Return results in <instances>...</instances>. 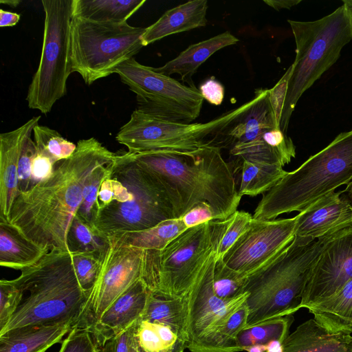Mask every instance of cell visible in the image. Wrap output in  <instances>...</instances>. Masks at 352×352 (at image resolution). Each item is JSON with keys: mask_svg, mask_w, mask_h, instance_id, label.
<instances>
[{"mask_svg": "<svg viewBox=\"0 0 352 352\" xmlns=\"http://www.w3.org/2000/svg\"><path fill=\"white\" fill-rule=\"evenodd\" d=\"M115 73L136 94L137 110L155 118L190 124L201 112L204 98L196 87L156 72L131 58Z\"/></svg>", "mask_w": 352, "mask_h": 352, "instance_id": "cell-12", "label": "cell"}, {"mask_svg": "<svg viewBox=\"0 0 352 352\" xmlns=\"http://www.w3.org/2000/svg\"><path fill=\"white\" fill-rule=\"evenodd\" d=\"M44 31L40 62L29 85L30 109L46 114L67 93L72 73L71 23L73 0H43Z\"/></svg>", "mask_w": 352, "mask_h": 352, "instance_id": "cell-10", "label": "cell"}, {"mask_svg": "<svg viewBox=\"0 0 352 352\" xmlns=\"http://www.w3.org/2000/svg\"><path fill=\"white\" fill-rule=\"evenodd\" d=\"M307 309L326 328L352 319V279L333 296Z\"/></svg>", "mask_w": 352, "mask_h": 352, "instance_id": "cell-30", "label": "cell"}, {"mask_svg": "<svg viewBox=\"0 0 352 352\" xmlns=\"http://www.w3.org/2000/svg\"><path fill=\"white\" fill-rule=\"evenodd\" d=\"M352 279V227L339 232L324 247L305 285L300 309L337 293Z\"/></svg>", "mask_w": 352, "mask_h": 352, "instance_id": "cell-16", "label": "cell"}, {"mask_svg": "<svg viewBox=\"0 0 352 352\" xmlns=\"http://www.w3.org/2000/svg\"><path fill=\"white\" fill-rule=\"evenodd\" d=\"M47 252L10 223L0 221L1 266L22 271L36 264Z\"/></svg>", "mask_w": 352, "mask_h": 352, "instance_id": "cell-26", "label": "cell"}, {"mask_svg": "<svg viewBox=\"0 0 352 352\" xmlns=\"http://www.w3.org/2000/svg\"><path fill=\"white\" fill-rule=\"evenodd\" d=\"M217 250L204 266L186 296L188 305V340L185 348L204 352L207 345L231 316L245 302L248 294L234 298L219 297L213 289Z\"/></svg>", "mask_w": 352, "mask_h": 352, "instance_id": "cell-14", "label": "cell"}, {"mask_svg": "<svg viewBox=\"0 0 352 352\" xmlns=\"http://www.w3.org/2000/svg\"><path fill=\"white\" fill-rule=\"evenodd\" d=\"M268 6L279 11L281 9H290L301 2V0H263Z\"/></svg>", "mask_w": 352, "mask_h": 352, "instance_id": "cell-50", "label": "cell"}, {"mask_svg": "<svg viewBox=\"0 0 352 352\" xmlns=\"http://www.w3.org/2000/svg\"><path fill=\"white\" fill-rule=\"evenodd\" d=\"M21 15L18 13L0 10V26L1 28L14 26L19 23Z\"/></svg>", "mask_w": 352, "mask_h": 352, "instance_id": "cell-49", "label": "cell"}, {"mask_svg": "<svg viewBox=\"0 0 352 352\" xmlns=\"http://www.w3.org/2000/svg\"><path fill=\"white\" fill-rule=\"evenodd\" d=\"M294 321L292 315L268 320L263 324L242 330L238 336V343L241 351L254 345H265L277 340L280 342L289 335Z\"/></svg>", "mask_w": 352, "mask_h": 352, "instance_id": "cell-32", "label": "cell"}, {"mask_svg": "<svg viewBox=\"0 0 352 352\" xmlns=\"http://www.w3.org/2000/svg\"><path fill=\"white\" fill-rule=\"evenodd\" d=\"M134 324L117 337L109 340L111 352H138L133 338Z\"/></svg>", "mask_w": 352, "mask_h": 352, "instance_id": "cell-48", "label": "cell"}, {"mask_svg": "<svg viewBox=\"0 0 352 352\" xmlns=\"http://www.w3.org/2000/svg\"><path fill=\"white\" fill-rule=\"evenodd\" d=\"M180 218L187 228L216 220L212 209L205 202L197 204Z\"/></svg>", "mask_w": 352, "mask_h": 352, "instance_id": "cell-45", "label": "cell"}, {"mask_svg": "<svg viewBox=\"0 0 352 352\" xmlns=\"http://www.w3.org/2000/svg\"><path fill=\"white\" fill-rule=\"evenodd\" d=\"M14 280L28 295L0 335L29 325L72 322L74 326L89 293L80 285L72 254L56 249L22 270Z\"/></svg>", "mask_w": 352, "mask_h": 352, "instance_id": "cell-3", "label": "cell"}, {"mask_svg": "<svg viewBox=\"0 0 352 352\" xmlns=\"http://www.w3.org/2000/svg\"><path fill=\"white\" fill-rule=\"evenodd\" d=\"M244 351L247 352H267L265 345H254L246 348Z\"/></svg>", "mask_w": 352, "mask_h": 352, "instance_id": "cell-53", "label": "cell"}, {"mask_svg": "<svg viewBox=\"0 0 352 352\" xmlns=\"http://www.w3.org/2000/svg\"><path fill=\"white\" fill-rule=\"evenodd\" d=\"M247 318L248 308L245 302L211 339L204 352L241 351L238 343V336L244 329Z\"/></svg>", "mask_w": 352, "mask_h": 352, "instance_id": "cell-35", "label": "cell"}, {"mask_svg": "<svg viewBox=\"0 0 352 352\" xmlns=\"http://www.w3.org/2000/svg\"><path fill=\"white\" fill-rule=\"evenodd\" d=\"M351 205H352V202H351Z\"/></svg>", "mask_w": 352, "mask_h": 352, "instance_id": "cell-60", "label": "cell"}, {"mask_svg": "<svg viewBox=\"0 0 352 352\" xmlns=\"http://www.w3.org/2000/svg\"><path fill=\"white\" fill-rule=\"evenodd\" d=\"M33 135L37 153L49 157L55 164L69 158L76 148V144L46 126L36 125Z\"/></svg>", "mask_w": 352, "mask_h": 352, "instance_id": "cell-34", "label": "cell"}, {"mask_svg": "<svg viewBox=\"0 0 352 352\" xmlns=\"http://www.w3.org/2000/svg\"><path fill=\"white\" fill-rule=\"evenodd\" d=\"M97 278L72 329H89L131 285L142 278L144 250L109 236Z\"/></svg>", "mask_w": 352, "mask_h": 352, "instance_id": "cell-13", "label": "cell"}, {"mask_svg": "<svg viewBox=\"0 0 352 352\" xmlns=\"http://www.w3.org/2000/svg\"><path fill=\"white\" fill-rule=\"evenodd\" d=\"M111 175L126 187L131 199L98 211L94 226L102 236L108 238L120 232L143 230L175 219L171 201L159 179L131 153L116 154Z\"/></svg>", "mask_w": 352, "mask_h": 352, "instance_id": "cell-7", "label": "cell"}, {"mask_svg": "<svg viewBox=\"0 0 352 352\" xmlns=\"http://www.w3.org/2000/svg\"><path fill=\"white\" fill-rule=\"evenodd\" d=\"M265 347L267 352H283V342L277 340L267 343Z\"/></svg>", "mask_w": 352, "mask_h": 352, "instance_id": "cell-52", "label": "cell"}, {"mask_svg": "<svg viewBox=\"0 0 352 352\" xmlns=\"http://www.w3.org/2000/svg\"><path fill=\"white\" fill-rule=\"evenodd\" d=\"M187 229L182 218H175L163 221L148 229L124 232L110 236L144 250H161Z\"/></svg>", "mask_w": 352, "mask_h": 352, "instance_id": "cell-28", "label": "cell"}, {"mask_svg": "<svg viewBox=\"0 0 352 352\" xmlns=\"http://www.w3.org/2000/svg\"><path fill=\"white\" fill-rule=\"evenodd\" d=\"M140 319L170 327L178 337L177 344L185 348L188 340V305L186 296L149 291Z\"/></svg>", "mask_w": 352, "mask_h": 352, "instance_id": "cell-25", "label": "cell"}, {"mask_svg": "<svg viewBox=\"0 0 352 352\" xmlns=\"http://www.w3.org/2000/svg\"><path fill=\"white\" fill-rule=\"evenodd\" d=\"M252 104V100L206 123L165 121L137 109L118 132L116 139L130 153L154 151L188 152L210 145L217 132L230 124Z\"/></svg>", "mask_w": 352, "mask_h": 352, "instance_id": "cell-11", "label": "cell"}, {"mask_svg": "<svg viewBox=\"0 0 352 352\" xmlns=\"http://www.w3.org/2000/svg\"><path fill=\"white\" fill-rule=\"evenodd\" d=\"M344 192L346 194L347 199L350 202H352V180L348 185H346Z\"/></svg>", "mask_w": 352, "mask_h": 352, "instance_id": "cell-54", "label": "cell"}, {"mask_svg": "<svg viewBox=\"0 0 352 352\" xmlns=\"http://www.w3.org/2000/svg\"><path fill=\"white\" fill-rule=\"evenodd\" d=\"M343 4H344L352 12V0H342Z\"/></svg>", "mask_w": 352, "mask_h": 352, "instance_id": "cell-57", "label": "cell"}, {"mask_svg": "<svg viewBox=\"0 0 352 352\" xmlns=\"http://www.w3.org/2000/svg\"><path fill=\"white\" fill-rule=\"evenodd\" d=\"M243 282L244 280L236 278L226 273L216 262L213 289L217 296L228 299L243 294Z\"/></svg>", "mask_w": 352, "mask_h": 352, "instance_id": "cell-42", "label": "cell"}, {"mask_svg": "<svg viewBox=\"0 0 352 352\" xmlns=\"http://www.w3.org/2000/svg\"><path fill=\"white\" fill-rule=\"evenodd\" d=\"M114 160L96 168L84 188L82 200L76 214L93 226L98 213V194L103 181L112 175Z\"/></svg>", "mask_w": 352, "mask_h": 352, "instance_id": "cell-36", "label": "cell"}, {"mask_svg": "<svg viewBox=\"0 0 352 352\" xmlns=\"http://www.w3.org/2000/svg\"><path fill=\"white\" fill-rule=\"evenodd\" d=\"M146 0H73L72 16L98 23H125Z\"/></svg>", "mask_w": 352, "mask_h": 352, "instance_id": "cell-27", "label": "cell"}, {"mask_svg": "<svg viewBox=\"0 0 352 352\" xmlns=\"http://www.w3.org/2000/svg\"><path fill=\"white\" fill-rule=\"evenodd\" d=\"M324 327V326H323ZM326 328V327H325ZM331 331H345L352 333V319L340 321L326 328Z\"/></svg>", "mask_w": 352, "mask_h": 352, "instance_id": "cell-51", "label": "cell"}, {"mask_svg": "<svg viewBox=\"0 0 352 352\" xmlns=\"http://www.w3.org/2000/svg\"><path fill=\"white\" fill-rule=\"evenodd\" d=\"M133 338L138 352H160L178 342L170 327L141 319L134 324Z\"/></svg>", "mask_w": 352, "mask_h": 352, "instance_id": "cell-31", "label": "cell"}, {"mask_svg": "<svg viewBox=\"0 0 352 352\" xmlns=\"http://www.w3.org/2000/svg\"><path fill=\"white\" fill-rule=\"evenodd\" d=\"M252 215L248 212L236 210L226 219L222 236L217 248V259L221 258L240 236L248 228Z\"/></svg>", "mask_w": 352, "mask_h": 352, "instance_id": "cell-37", "label": "cell"}, {"mask_svg": "<svg viewBox=\"0 0 352 352\" xmlns=\"http://www.w3.org/2000/svg\"><path fill=\"white\" fill-rule=\"evenodd\" d=\"M226 219L186 230L161 250H144L142 279L151 292L185 297L217 250Z\"/></svg>", "mask_w": 352, "mask_h": 352, "instance_id": "cell-8", "label": "cell"}, {"mask_svg": "<svg viewBox=\"0 0 352 352\" xmlns=\"http://www.w3.org/2000/svg\"><path fill=\"white\" fill-rule=\"evenodd\" d=\"M146 28L127 23H98L72 17L71 59L88 85L115 73L116 68L144 47Z\"/></svg>", "mask_w": 352, "mask_h": 352, "instance_id": "cell-9", "label": "cell"}, {"mask_svg": "<svg viewBox=\"0 0 352 352\" xmlns=\"http://www.w3.org/2000/svg\"><path fill=\"white\" fill-rule=\"evenodd\" d=\"M296 42L280 129L287 134L292 114L304 92L336 63L352 40V12L344 5L313 21L287 20Z\"/></svg>", "mask_w": 352, "mask_h": 352, "instance_id": "cell-6", "label": "cell"}, {"mask_svg": "<svg viewBox=\"0 0 352 352\" xmlns=\"http://www.w3.org/2000/svg\"><path fill=\"white\" fill-rule=\"evenodd\" d=\"M72 322L19 327L0 335V352H45L72 329Z\"/></svg>", "mask_w": 352, "mask_h": 352, "instance_id": "cell-22", "label": "cell"}, {"mask_svg": "<svg viewBox=\"0 0 352 352\" xmlns=\"http://www.w3.org/2000/svg\"><path fill=\"white\" fill-rule=\"evenodd\" d=\"M352 180V129L340 133L325 148L310 156L263 194L252 215L273 220L301 212L319 198Z\"/></svg>", "mask_w": 352, "mask_h": 352, "instance_id": "cell-5", "label": "cell"}, {"mask_svg": "<svg viewBox=\"0 0 352 352\" xmlns=\"http://www.w3.org/2000/svg\"><path fill=\"white\" fill-rule=\"evenodd\" d=\"M207 9V0H193L168 10L146 28L142 37L144 47L167 36L205 26Z\"/></svg>", "mask_w": 352, "mask_h": 352, "instance_id": "cell-23", "label": "cell"}, {"mask_svg": "<svg viewBox=\"0 0 352 352\" xmlns=\"http://www.w3.org/2000/svg\"><path fill=\"white\" fill-rule=\"evenodd\" d=\"M41 116L21 126L0 134V221L8 222L14 201L19 192L18 168L27 139L38 124Z\"/></svg>", "mask_w": 352, "mask_h": 352, "instance_id": "cell-19", "label": "cell"}, {"mask_svg": "<svg viewBox=\"0 0 352 352\" xmlns=\"http://www.w3.org/2000/svg\"><path fill=\"white\" fill-rule=\"evenodd\" d=\"M292 70L291 65L276 85L270 89V99L273 107L276 121L280 126L281 113L286 96L288 81Z\"/></svg>", "mask_w": 352, "mask_h": 352, "instance_id": "cell-44", "label": "cell"}, {"mask_svg": "<svg viewBox=\"0 0 352 352\" xmlns=\"http://www.w3.org/2000/svg\"><path fill=\"white\" fill-rule=\"evenodd\" d=\"M101 352H111V344L109 341H107L101 348Z\"/></svg>", "mask_w": 352, "mask_h": 352, "instance_id": "cell-56", "label": "cell"}, {"mask_svg": "<svg viewBox=\"0 0 352 352\" xmlns=\"http://www.w3.org/2000/svg\"><path fill=\"white\" fill-rule=\"evenodd\" d=\"M241 180L239 189L243 195L264 194L275 186L286 174L283 166L277 164L241 162Z\"/></svg>", "mask_w": 352, "mask_h": 352, "instance_id": "cell-29", "label": "cell"}, {"mask_svg": "<svg viewBox=\"0 0 352 352\" xmlns=\"http://www.w3.org/2000/svg\"><path fill=\"white\" fill-rule=\"evenodd\" d=\"M131 155L159 179L175 218L201 202L211 207L216 220H225L236 211L242 196L219 147L206 145L193 151H154Z\"/></svg>", "mask_w": 352, "mask_h": 352, "instance_id": "cell-2", "label": "cell"}, {"mask_svg": "<svg viewBox=\"0 0 352 352\" xmlns=\"http://www.w3.org/2000/svg\"><path fill=\"white\" fill-rule=\"evenodd\" d=\"M296 218L252 219L226 254L217 259L222 270L244 280L275 259L294 240Z\"/></svg>", "mask_w": 352, "mask_h": 352, "instance_id": "cell-15", "label": "cell"}, {"mask_svg": "<svg viewBox=\"0 0 352 352\" xmlns=\"http://www.w3.org/2000/svg\"><path fill=\"white\" fill-rule=\"evenodd\" d=\"M184 349H185V348L179 347V351H178V352H184Z\"/></svg>", "mask_w": 352, "mask_h": 352, "instance_id": "cell-59", "label": "cell"}, {"mask_svg": "<svg viewBox=\"0 0 352 352\" xmlns=\"http://www.w3.org/2000/svg\"><path fill=\"white\" fill-rule=\"evenodd\" d=\"M279 128L270 99V89L255 90L252 104L214 135L210 144L221 148L251 142L266 129Z\"/></svg>", "mask_w": 352, "mask_h": 352, "instance_id": "cell-18", "label": "cell"}, {"mask_svg": "<svg viewBox=\"0 0 352 352\" xmlns=\"http://www.w3.org/2000/svg\"><path fill=\"white\" fill-rule=\"evenodd\" d=\"M175 347V346L170 347V348H168V349H166L164 350H162L160 352H174Z\"/></svg>", "mask_w": 352, "mask_h": 352, "instance_id": "cell-58", "label": "cell"}, {"mask_svg": "<svg viewBox=\"0 0 352 352\" xmlns=\"http://www.w3.org/2000/svg\"><path fill=\"white\" fill-rule=\"evenodd\" d=\"M109 244V238L102 236L94 226L77 214L74 217L67 234L70 253H94L101 256Z\"/></svg>", "mask_w": 352, "mask_h": 352, "instance_id": "cell-33", "label": "cell"}, {"mask_svg": "<svg viewBox=\"0 0 352 352\" xmlns=\"http://www.w3.org/2000/svg\"><path fill=\"white\" fill-rule=\"evenodd\" d=\"M131 194L126 187L112 175L103 181L100 188L97 206L98 211L111 204L129 201Z\"/></svg>", "mask_w": 352, "mask_h": 352, "instance_id": "cell-40", "label": "cell"}, {"mask_svg": "<svg viewBox=\"0 0 352 352\" xmlns=\"http://www.w3.org/2000/svg\"><path fill=\"white\" fill-rule=\"evenodd\" d=\"M1 3H6L8 4V6H11V7H13V8H15L20 3H21V1H15V0H12V1H1Z\"/></svg>", "mask_w": 352, "mask_h": 352, "instance_id": "cell-55", "label": "cell"}, {"mask_svg": "<svg viewBox=\"0 0 352 352\" xmlns=\"http://www.w3.org/2000/svg\"><path fill=\"white\" fill-rule=\"evenodd\" d=\"M54 164L51 159L36 151L32 166L31 188L47 179L53 172Z\"/></svg>", "mask_w": 352, "mask_h": 352, "instance_id": "cell-46", "label": "cell"}, {"mask_svg": "<svg viewBox=\"0 0 352 352\" xmlns=\"http://www.w3.org/2000/svg\"><path fill=\"white\" fill-rule=\"evenodd\" d=\"M23 297V290L14 279L0 280V331L8 323Z\"/></svg>", "mask_w": 352, "mask_h": 352, "instance_id": "cell-39", "label": "cell"}, {"mask_svg": "<svg viewBox=\"0 0 352 352\" xmlns=\"http://www.w3.org/2000/svg\"><path fill=\"white\" fill-rule=\"evenodd\" d=\"M73 265L81 287L89 290L96 280L101 256L94 253L74 252Z\"/></svg>", "mask_w": 352, "mask_h": 352, "instance_id": "cell-38", "label": "cell"}, {"mask_svg": "<svg viewBox=\"0 0 352 352\" xmlns=\"http://www.w3.org/2000/svg\"><path fill=\"white\" fill-rule=\"evenodd\" d=\"M338 232L310 243L294 237L275 259L244 279L242 292L248 294L244 329L293 315L300 309L311 270L324 247Z\"/></svg>", "mask_w": 352, "mask_h": 352, "instance_id": "cell-4", "label": "cell"}, {"mask_svg": "<svg viewBox=\"0 0 352 352\" xmlns=\"http://www.w3.org/2000/svg\"><path fill=\"white\" fill-rule=\"evenodd\" d=\"M199 91L208 102L213 105H220L224 98L223 86L211 78L200 85Z\"/></svg>", "mask_w": 352, "mask_h": 352, "instance_id": "cell-47", "label": "cell"}, {"mask_svg": "<svg viewBox=\"0 0 352 352\" xmlns=\"http://www.w3.org/2000/svg\"><path fill=\"white\" fill-rule=\"evenodd\" d=\"M58 352H101L90 331L74 328L63 341Z\"/></svg>", "mask_w": 352, "mask_h": 352, "instance_id": "cell-41", "label": "cell"}, {"mask_svg": "<svg viewBox=\"0 0 352 352\" xmlns=\"http://www.w3.org/2000/svg\"><path fill=\"white\" fill-rule=\"evenodd\" d=\"M36 154V144L30 136L25 142L19 163V191H25L31 188L32 166Z\"/></svg>", "mask_w": 352, "mask_h": 352, "instance_id": "cell-43", "label": "cell"}, {"mask_svg": "<svg viewBox=\"0 0 352 352\" xmlns=\"http://www.w3.org/2000/svg\"><path fill=\"white\" fill-rule=\"evenodd\" d=\"M239 39L229 32H225L208 39L190 45L177 57L164 65L153 69L162 74H179L188 86L195 87L192 80L198 67L216 52L236 44Z\"/></svg>", "mask_w": 352, "mask_h": 352, "instance_id": "cell-24", "label": "cell"}, {"mask_svg": "<svg viewBox=\"0 0 352 352\" xmlns=\"http://www.w3.org/2000/svg\"><path fill=\"white\" fill-rule=\"evenodd\" d=\"M148 294L149 290L140 278L122 294L100 319L87 329L100 348L108 340L117 337L140 319Z\"/></svg>", "mask_w": 352, "mask_h": 352, "instance_id": "cell-20", "label": "cell"}, {"mask_svg": "<svg viewBox=\"0 0 352 352\" xmlns=\"http://www.w3.org/2000/svg\"><path fill=\"white\" fill-rule=\"evenodd\" d=\"M294 237L305 243L352 227L350 201L333 191L319 198L296 216Z\"/></svg>", "mask_w": 352, "mask_h": 352, "instance_id": "cell-17", "label": "cell"}, {"mask_svg": "<svg viewBox=\"0 0 352 352\" xmlns=\"http://www.w3.org/2000/svg\"><path fill=\"white\" fill-rule=\"evenodd\" d=\"M116 155L94 138L79 140L74 153L56 163L47 179L19 191L8 223L47 252H70L67 234L85 184L96 168L113 162Z\"/></svg>", "mask_w": 352, "mask_h": 352, "instance_id": "cell-1", "label": "cell"}, {"mask_svg": "<svg viewBox=\"0 0 352 352\" xmlns=\"http://www.w3.org/2000/svg\"><path fill=\"white\" fill-rule=\"evenodd\" d=\"M283 352H352V333L329 331L314 318L309 319L288 335Z\"/></svg>", "mask_w": 352, "mask_h": 352, "instance_id": "cell-21", "label": "cell"}]
</instances>
